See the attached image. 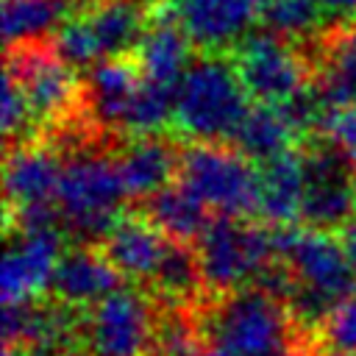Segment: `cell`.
<instances>
[{"instance_id": "cell-1", "label": "cell", "mask_w": 356, "mask_h": 356, "mask_svg": "<svg viewBox=\"0 0 356 356\" xmlns=\"http://www.w3.org/2000/svg\"><path fill=\"white\" fill-rule=\"evenodd\" d=\"M206 339L236 356H314L320 345L292 323L289 309L259 286L209 298L200 306Z\"/></svg>"}, {"instance_id": "cell-25", "label": "cell", "mask_w": 356, "mask_h": 356, "mask_svg": "<svg viewBox=\"0 0 356 356\" xmlns=\"http://www.w3.org/2000/svg\"><path fill=\"white\" fill-rule=\"evenodd\" d=\"M153 350L150 356H200L209 345L200 306H170L153 300Z\"/></svg>"}, {"instance_id": "cell-37", "label": "cell", "mask_w": 356, "mask_h": 356, "mask_svg": "<svg viewBox=\"0 0 356 356\" xmlns=\"http://www.w3.org/2000/svg\"><path fill=\"white\" fill-rule=\"evenodd\" d=\"M170 3H178V0H170Z\"/></svg>"}, {"instance_id": "cell-7", "label": "cell", "mask_w": 356, "mask_h": 356, "mask_svg": "<svg viewBox=\"0 0 356 356\" xmlns=\"http://www.w3.org/2000/svg\"><path fill=\"white\" fill-rule=\"evenodd\" d=\"M306 228L337 234L356 217V161L328 136L314 134L300 147Z\"/></svg>"}, {"instance_id": "cell-17", "label": "cell", "mask_w": 356, "mask_h": 356, "mask_svg": "<svg viewBox=\"0 0 356 356\" xmlns=\"http://www.w3.org/2000/svg\"><path fill=\"white\" fill-rule=\"evenodd\" d=\"M181 153L184 150L170 136L145 134V136L128 139L117 150V167H120L128 197L145 200L159 189L170 186V181L178 178Z\"/></svg>"}, {"instance_id": "cell-3", "label": "cell", "mask_w": 356, "mask_h": 356, "mask_svg": "<svg viewBox=\"0 0 356 356\" xmlns=\"http://www.w3.org/2000/svg\"><path fill=\"white\" fill-rule=\"evenodd\" d=\"M248 92L231 56L200 53L175 89L172 125L192 142H234L245 114Z\"/></svg>"}, {"instance_id": "cell-12", "label": "cell", "mask_w": 356, "mask_h": 356, "mask_svg": "<svg viewBox=\"0 0 356 356\" xmlns=\"http://www.w3.org/2000/svg\"><path fill=\"white\" fill-rule=\"evenodd\" d=\"M172 14L200 53H222L253 31L264 14V0H178Z\"/></svg>"}, {"instance_id": "cell-31", "label": "cell", "mask_w": 356, "mask_h": 356, "mask_svg": "<svg viewBox=\"0 0 356 356\" xmlns=\"http://www.w3.org/2000/svg\"><path fill=\"white\" fill-rule=\"evenodd\" d=\"M323 136L334 139L353 161H356V106L345 108H331L325 122H323Z\"/></svg>"}, {"instance_id": "cell-24", "label": "cell", "mask_w": 356, "mask_h": 356, "mask_svg": "<svg viewBox=\"0 0 356 356\" xmlns=\"http://www.w3.org/2000/svg\"><path fill=\"white\" fill-rule=\"evenodd\" d=\"M295 139H298V134L284 120L278 106L256 103L248 108V114L234 136V147L245 159H250L256 164H267V161L278 159L281 153L292 150Z\"/></svg>"}, {"instance_id": "cell-28", "label": "cell", "mask_w": 356, "mask_h": 356, "mask_svg": "<svg viewBox=\"0 0 356 356\" xmlns=\"http://www.w3.org/2000/svg\"><path fill=\"white\" fill-rule=\"evenodd\" d=\"M264 25L284 39H312L314 31H323L320 0H264Z\"/></svg>"}, {"instance_id": "cell-33", "label": "cell", "mask_w": 356, "mask_h": 356, "mask_svg": "<svg viewBox=\"0 0 356 356\" xmlns=\"http://www.w3.org/2000/svg\"><path fill=\"white\" fill-rule=\"evenodd\" d=\"M342 245H345L348 259H350V264H353V270H356V217L345 225V231H342Z\"/></svg>"}, {"instance_id": "cell-30", "label": "cell", "mask_w": 356, "mask_h": 356, "mask_svg": "<svg viewBox=\"0 0 356 356\" xmlns=\"http://www.w3.org/2000/svg\"><path fill=\"white\" fill-rule=\"evenodd\" d=\"M317 345L323 353L356 356V292L334 306L317 331Z\"/></svg>"}, {"instance_id": "cell-15", "label": "cell", "mask_w": 356, "mask_h": 356, "mask_svg": "<svg viewBox=\"0 0 356 356\" xmlns=\"http://www.w3.org/2000/svg\"><path fill=\"white\" fill-rule=\"evenodd\" d=\"M139 67L131 58H103L97 61L86 81H83V114L86 120L106 131L120 136V131H125V114H128V103L139 86Z\"/></svg>"}, {"instance_id": "cell-14", "label": "cell", "mask_w": 356, "mask_h": 356, "mask_svg": "<svg viewBox=\"0 0 356 356\" xmlns=\"http://www.w3.org/2000/svg\"><path fill=\"white\" fill-rule=\"evenodd\" d=\"M122 281L125 278L120 270L103 256L97 245H75L61 256L47 295L67 306L89 309L106 295L122 289Z\"/></svg>"}, {"instance_id": "cell-27", "label": "cell", "mask_w": 356, "mask_h": 356, "mask_svg": "<svg viewBox=\"0 0 356 356\" xmlns=\"http://www.w3.org/2000/svg\"><path fill=\"white\" fill-rule=\"evenodd\" d=\"M175 89L178 86H164V83L139 78V86L128 103L122 128L134 136L164 131L175 117Z\"/></svg>"}, {"instance_id": "cell-19", "label": "cell", "mask_w": 356, "mask_h": 356, "mask_svg": "<svg viewBox=\"0 0 356 356\" xmlns=\"http://www.w3.org/2000/svg\"><path fill=\"white\" fill-rule=\"evenodd\" d=\"M150 0H103L83 11L100 47V58H131L156 17Z\"/></svg>"}, {"instance_id": "cell-4", "label": "cell", "mask_w": 356, "mask_h": 356, "mask_svg": "<svg viewBox=\"0 0 356 356\" xmlns=\"http://www.w3.org/2000/svg\"><path fill=\"white\" fill-rule=\"evenodd\" d=\"M6 72L22 86L39 139L83 120V81L78 70L58 58L53 44L31 42L6 47Z\"/></svg>"}, {"instance_id": "cell-35", "label": "cell", "mask_w": 356, "mask_h": 356, "mask_svg": "<svg viewBox=\"0 0 356 356\" xmlns=\"http://www.w3.org/2000/svg\"><path fill=\"white\" fill-rule=\"evenodd\" d=\"M97 3H103V0H70V6H72L75 11H89V8H95Z\"/></svg>"}, {"instance_id": "cell-18", "label": "cell", "mask_w": 356, "mask_h": 356, "mask_svg": "<svg viewBox=\"0 0 356 356\" xmlns=\"http://www.w3.org/2000/svg\"><path fill=\"white\" fill-rule=\"evenodd\" d=\"M192 42L184 33V28L178 25L172 6H159L153 22L147 25L134 61L139 67V75L164 86H178L184 72L192 64Z\"/></svg>"}, {"instance_id": "cell-2", "label": "cell", "mask_w": 356, "mask_h": 356, "mask_svg": "<svg viewBox=\"0 0 356 356\" xmlns=\"http://www.w3.org/2000/svg\"><path fill=\"white\" fill-rule=\"evenodd\" d=\"M111 139H97L67 153L56 206L61 225L75 245H100L111 225L120 220V206L128 197Z\"/></svg>"}, {"instance_id": "cell-6", "label": "cell", "mask_w": 356, "mask_h": 356, "mask_svg": "<svg viewBox=\"0 0 356 356\" xmlns=\"http://www.w3.org/2000/svg\"><path fill=\"white\" fill-rule=\"evenodd\" d=\"M178 181L217 214L242 220L259 214V170L234 145L195 142L184 147Z\"/></svg>"}, {"instance_id": "cell-23", "label": "cell", "mask_w": 356, "mask_h": 356, "mask_svg": "<svg viewBox=\"0 0 356 356\" xmlns=\"http://www.w3.org/2000/svg\"><path fill=\"white\" fill-rule=\"evenodd\" d=\"M317 64V86L328 108L356 106V25L337 33H323Z\"/></svg>"}, {"instance_id": "cell-16", "label": "cell", "mask_w": 356, "mask_h": 356, "mask_svg": "<svg viewBox=\"0 0 356 356\" xmlns=\"http://www.w3.org/2000/svg\"><path fill=\"white\" fill-rule=\"evenodd\" d=\"M167 242L170 239L142 211H131V214H120V220L111 225V231L97 248L120 270L122 278H131L147 286Z\"/></svg>"}, {"instance_id": "cell-29", "label": "cell", "mask_w": 356, "mask_h": 356, "mask_svg": "<svg viewBox=\"0 0 356 356\" xmlns=\"http://www.w3.org/2000/svg\"><path fill=\"white\" fill-rule=\"evenodd\" d=\"M50 44H53V50L58 53V58L67 61V64L75 67V70H92L97 61H103V58H100L97 39H95L92 25H89V19H86L83 11L70 14V17L58 25V31L53 33Z\"/></svg>"}, {"instance_id": "cell-10", "label": "cell", "mask_w": 356, "mask_h": 356, "mask_svg": "<svg viewBox=\"0 0 356 356\" xmlns=\"http://www.w3.org/2000/svg\"><path fill=\"white\" fill-rule=\"evenodd\" d=\"M275 228V256L292 270L298 284L328 295L331 300H345L356 292V270L348 259L345 245L334 234L295 225Z\"/></svg>"}, {"instance_id": "cell-34", "label": "cell", "mask_w": 356, "mask_h": 356, "mask_svg": "<svg viewBox=\"0 0 356 356\" xmlns=\"http://www.w3.org/2000/svg\"><path fill=\"white\" fill-rule=\"evenodd\" d=\"M200 356H236V353H231V350H225V348H220V345H206L203 350H200Z\"/></svg>"}, {"instance_id": "cell-36", "label": "cell", "mask_w": 356, "mask_h": 356, "mask_svg": "<svg viewBox=\"0 0 356 356\" xmlns=\"http://www.w3.org/2000/svg\"><path fill=\"white\" fill-rule=\"evenodd\" d=\"M3 356H22V353L14 350V348H8V345H3Z\"/></svg>"}, {"instance_id": "cell-8", "label": "cell", "mask_w": 356, "mask_h": 356, "mask_svg": "<svg viewBox=\"0 0 356 356\" xmlns=\"http://www.w3.org/2000/svg\"><path fill=\"white\" fill-rule=\"evenodd\" d=\"M153 298L145 289H117L83 309L81 356H150Z\"/></svg>"}, {"instance_id": "cell-22", "label": "cell", "mask_w": 356, "mask_h": 356, "mask_svg": "<svg viewBox=\"0 0 356 356\" xmlns=\"http://www.w3.org/2000/svg\"><path fill=\"white\" fill-rule=\"evenodd\" d=\"M167 239L172 242H197L206 225L211 222L209 206L192 195L181 181L159 189L156 195L139 200V209Z\"/></svg>"}, {"instance_id": "cell-20", "label": "cell", "mask_w": 356, "mask_h": 356, "mask_svg": "<svg viewBox=\"0 0 356 356\" xmlns=\"http://www.w3.org/2000/svg\"><path fill=\"white\" fill-rule=\"evenodd\" d=\"M153 300L170 306H203L211 295L203 281V267L197 248L192 242H167L159 267L147 286H142Z\"/></svg>"}, {"instance_id": "cell-5", "label": "cell", "mask_w": 356, "mask_h": 356, "mask_svg": "<svg viewBox=\"0 0 356 356\" xmlns=\"http://www.w3.org/2000/svg\"><path fill=\"white\" fill-rule=\"evenodd\" d=\"M195 248L211 298L250 286L278 259L273 225L245 222L228 214L211 217Z\"/></svg>"}, {"instance_id": "cell-11", "label": "cell", "mask_w": 356, "mask_h": 356, "mask_svg": "<svg viewBox=\"0 0 356 356\" xmlns=\"http://www.w3.org/2000/svg\"><path fill=\"white\" fill-rule=\"evenodd\" d=\"M8 250L0 273L3 303H25L44 298L53 284V273L61 261L64 236L58 228L33 234H8Z\"/></svg>"}, {"instance_id": "cell-21", "label": "cell", "mask_w": 356, "mask_h": 356, "mask_svg": "<svg viewBox=\"0 0 356 356\" xmlns=\"http://www.w3.org/2000/svg\"><path fill=\"white\" fill-rule=\"evenodd\" d=\"M303 206V156L286 150L259 167V214L267 225H292Z\"/></svg>"}, {"instance_id": "cell-13", "label": "cell", "mask_w": 356, "mask_h": 356, "mask_svg": "<svg viewBox=\"0 0 356 356\" xmlns=\"http://www.w3.org/2000/svg\"><path fill=\"white\" fill-rule=\"evenodd\" d=\"M61 156L47 139L22 142L6 147L3 164V189H6V211L53 203L61 181Z\"/></svg>"}, {"instance_id": "cell-26", "label": "cell", "mask_w": 356, "mask_h": 356, "mask_svg": "<svg viewBox=\"0 0 356 356\" xmlns=\"http://www.w3.org/2000/svg\"><path fill=\"white\" fill-rule=\"evenodd\" d=\"M70 0H3V36L6 47L44 42L70 17Z\"/></svg>"}, {"instance_id": "cell-32", "label": "cell", "mask_w": 356, "mask_h": 356, "mask_svg": "<svg viewBox=\"0 0 356 356\" xmlns=\"http://www.w3.org/2000/svg\"><path fill=\"white\" fill-rule=\"evenodd\" d=\"M323 33L348 31L356 25V0H320Z\"/></svg>"}, {"instance_id": "cell-9", "label": "cell", "mask_w": 356, "mask_h": 356, "mask_svg": "<svg viewBox=\"0 0 356 356\" xmlns=\"http://www.w3.org/2000/svg\"><path fill=\"white\" fill-rule=\"evenodd\" d=\"M239 81L250 100L278 106L312 81V61L289 39L264 31H250L231 53Z\"/></svg>"}]
</instances>
